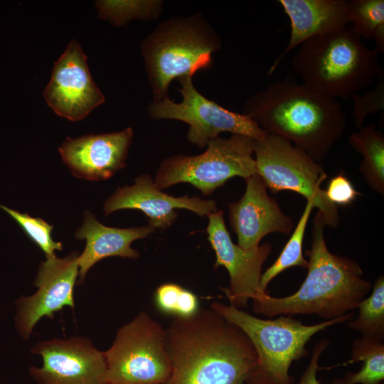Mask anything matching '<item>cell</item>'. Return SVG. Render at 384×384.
I'll use <instances>...</instances> for the list:
<instances>
[{
	"instance_id": "6da1fadb",
	"label": "cell",
	"mask_w": 384,
	"mask_h": 384,
	"mask_svg": "<svg viewBox=\"0 0 384 384\" xmlns=\"http://www.w3.org/2000/svg\"><path fill=\"white\" fill-rule=\"evenodd\" d=\"M165 334L172 363L166 384H245L256 368L250 339L211 309L175 317Z\"/></svg>"
},
{
	"instance_id": "7a4b0ae2",
	"label": "cell",
	"mask_w": 384,
	"mask_h": 384,
	"mask_svg": "<svg viewBox=\"0 0 384 384\" xmlns=\"http://www.w3.org/2000/svg\"><path fill=\"white\" fill-rule=\"evenodd\" d=\"M243 114L267 133L287 139L318 162L341 137L346 122L336 99L290 77L253 94L245 103Z\"/></svg>"
},
{
	"instance_id": "3957f363",
	"label": "cell",
	"mask_w": 384,
	"mask_h": 384,
	"mask_svg": "<svg viewBox=\"0 0 384 384\" xmlns=\"http://www.w3.org/2000/svg\"><path fill=\"white\" fill-rule=\"evenodd\" d=\"M325 226L318 211L313 220L311 249L305 252L307 274L297 291L284 297L258 291L252 299L255 313L269 318L314 314L327 321L351 312L366 297L371 282L363 277L357 261L329 250Z\"/></svg>"
},
{
	"instance_id": "277c9868",
	"label": "cell",
	"mask_w": 384,
	"mask_h": 384,
	"mask_svg": "<svg viewBox=\"0 0 384 384\" xmlns=\"http://www.w3.org/2000/svg\"><path fill=\"white\" fill-rule=\"evenodd\" d=\"M292 64L302 83L334 99L351 97L383 71L378 54L348 25L302 43Z\"/></svg>"
},
{
	"instance_id": "5b68a950",
	"label": "cell",
	"mask_w": 384,
	"mask_h": 384,
	"mask_svg": "<svg viewBox=\"0 0 384 384\" xmlns=\"http://www.w3.org/2000/svg\"><path fill=\"white\" fill-rule=\"evenodd\" d=\"M210 309L241 329L256 351L257 366L252 375L264 384H293L289 369L294 361L308 355L306 345L317 333L354 316L341 317L306 325L291 316L260 319L231 304L215 302Z\"/></svg>"
},
{
	"instance_id": "8992f818",
	"label": "cell",
	"mask_w": 384,
	"mask_h": 384,
	"mask_svg": "<svg viewBox=\"0 0 384 384\" xmlns=\"http://www.w3.org/2000/svg\"><path fill=\"white\" fill-rule=\"evenodd\" d=\"M220 46V38L200 14L161 23L141 45L153 101L168 97L174 79L208 68Z\"/></svg>"
},
{
	"instance_id": "52a82bcc",
	"label": "cell",
	"mask_w": 384,
	"mask_h": 384,
	"mask_svg": "<svg viewBox=\"0 0 384 384\" xmlns=\"http://www.w3.org/2000/svg\"><path fill=\"white\" fill-rule=\"evenodd\" d=\"M255 141L245 135L232 134L228 138L210 140L206 150L199 155L168 157L159 166L154 184L162 190L188 183L208 196L233 177L245 180L257 174L253 157Z\"/></svg>"
},
{
	"instance_id": "ba28073f",
	"label": "cell",
	"mask_w": 384,
	"mask_h": 384,
	"mask_svg": "<svg viewBox=\"0 0 384 384\" xmlns=\"http://www.w3.org/2000/svg\"><path fill=\"white\" fill-rule=\"evenodd\" d=\"M254 154L257 174L272 193H297L318 209L326 226L338 225V206L327 198L325 190L321 188L327 174L319 162L287 139L270 134L255 141Z\"/></svg>"
},
{
	"instance_id": "9c48e42d",
	"label": "cell",
	"mask_w": 384,
	"mask_h": 384,
	"mask_svg": "<svg viewBox=\"0 0 384 384\" xmlns=\"http://www.w3.org/2000/svg\"><path fill=\"white\" fill-rule=\"evenodd\" d=\"M104 353L109 384H166L171 373L165 329L144 311L117 330Z\"/></svg>"
},
{
	"instance_id": "30bf717a",
	"label": "cell",
	"mask_w": 384,
	"mask_h": 384,
	"mask_svg": "<svg viewBox=\"0 0 384 384\" xmlns=\"http://www.w3.org/2000/svg\"><path fill=\"white\" fill-rule=\"evenodd\" d=\"M183 100L180 103L166 97L153 101L148 107L150 117L156 119H176L189 125L188 140L201 148L223 132L249 137L256 141L268 133L245 114L228 110L202 95L194 87L192 77L178 78Z\"/></svg>"
},
{
	"instance_id": "8fae6325",
	"label": "cell",
	"mask_w": 384,
	"mask_h": 384,
	"mask_svg": "<svg viewBox=\"0 0 384 384\" xmlns=\"http://www.w3.org/2000/svg\"><path fill=\"white\" fill-rule=\"evenodd\" d=\"M31 351L43 361L29 369L37 384H109L104 351L86 338L42 341Z\"/></svg>"
},
{
	"instance_id": "7c38bea8",
	"label": "cell",
	"mask_w": 384,
	"mask_h": 384,
	"mask_svg": "<svg viewBox=\"0 0 384 384\" xmlns=\"http://www.w3.org/2000/svg\"><path fill=\"white\" fill-rule=\"evenodd\" d=\"M208 240L215 252L214 268L224 267L230 277V286L223 289L230 304L241 309L260 291L262 265L272 251L270 242L252 249L235 244L227 230L223 211L218 210L208 215Z\"/></svg>"
},
{
	"instance_id": "4fadbf2b",
	"label": "cell",
	"mask_w": 384,
	"mask_h": 384,
	"mask_svg": "<svg viewBox=\"0 0 384 384\" xmlns=\"http://www.w3.org/2000/svg\"><path fill=\"white\" fill-rule=\"evenodd\" d=\"M43 96L56 114L73 122L83 119L105 102L92 79L87 56L75 40L55 63Z\"/></svg>"
},
{
	"instance_id": "5bb4252c",
	"label": "cell",
	"mask_w": 384,
	"mask_h": 384,
	"mask_svg": "<svg viewBox=\"0 0 384 384\" xmlns=\"http://www.w3.org/2000/svg\"><path fill=\"white\" fill-rule=\"evenodd\" d=\"M78 252L65 257L55 255L47 257L40 263L33 285L38 289L29 297L18 299L15 316L16 327L26 340L43 316L53 319L54 314L64 306L74 307L73 291L79 274Z\"/></svg>"
},
{
	"instance_id": "9a60e30c",
	"label": "cell",
	"mask_w": 384,
	"mask_h": 384,
	"mask_svg": "<svg viewBox=\"0 0 384 384\" xmlns=\"http://www.w3.org/2000/svg\"><path fill=\"white\" fill-rule=\"evenodd\" d=\"M122 209L142 211L148 218V225L154 230H165L177 218V209H186L199 216H208L218 210L213 200H204L196 196L175 197L159 189L149 174H143L135 179L132 186L119 187L105 202V215Z\"/></svg>"
},
{
	"instance_id": "2e32d148",
	"label": "cell",
	"mask_w": 384,
	"mask_h": 384,
	"mask_svg": "<svg viewBox=\"0 0 384 384\" xmlns=\"http://www.w3.org/2000/svg\"><path fill=\"white\" fill-rule=\"evenodd\" d=\"M134 132H120L68 137L58 148L63 163L73 176L88 181H104L126 166Z\"/></svg>"
},
{
	"instance_id": "e0dca14e",
	"label": "cell",
	"mask_w": 384,
	"mask_h": 384,
	"mask_svg": "<svg viewBox=\"0 0 384 384\" xmlns=\"http://www.w3.org/2000/svg\"><path fill=\"white\" fill-rule=\"evenodd\" d=\"M246 189L237 201L230 203L229 221L238 238V245L244 249L258 247L268 234H289L294 223L270 198L262 178L257 174L245 179Z\"/></svg>"
},
{
	"instance_id": "ac0fdd59",
	"label": "cell",
	"mask_w": 384,
	"mask_h": 384,
	"mask_svg": "<svg viewBox=\"0 0 384 384\" xmlns=\"http://www.w3.org/2000/svg\"><path fill=\"white\" fill-rule=\"evenodd\" d=\"M347 0H279L290 21V35L284 52L270 67L274 73L282 59L308 39L347 26Z\"/></svg>"
},
{
	"instance_id": "d6986e66",
	"label": "cell",
	"mask_w": 384,
	"mask_h": 384,
	"mask_svg": "<svg viewBox=\"0 0 384 384\" xmlns=\"http://www.w3.org/2000/svg\"><path fill=\"white\" fill-rule=\"evenodd\" d=\"M155 231L149 225L129 228L106 226L88 210L83 215V223L75 233L78 240L85 239L86 245L78 255L79 282L82 283L90 269L108 257L137 259L139 252L131 247L136 240L146 238Z\"/></svg>"
},
{
	"instance_id": "ffe728a7",
	"label": "cell",
	"mask_w": 384,
	"mask_h": 384,
	"mask_svg": "<svg viewBox=\"0 0 384 384\" xmlns=\"http://www.w3.org/2000/svg\"><path fill=\"white\" fill-rule=\"evenodd\" d=\"M348 142L362 156L359 171L368 186L375 192L384 194V135L374 124L352 133Z\"/></svg>"
},
{
	"instance_id": "44dd1931",
	"label": "cell",
	"mask_w": 384,
	"mask_h": 384,
	"mask_svg": "<svg viewBox=\"0 0 384 384\" xmlns=\"http://www.w3.org/2000/svg\"><path fill=\"white\" fill-rule=\"evenodd\" d=\"M363 362L361 370L349 372L343 384H380L384 380V344L383 341L361 337L352 343L351 358L346 364Z\"/></svg>"
},
{
	"instance_id": "7402d4cb",
	"label": "cell",
	"mask_w": 384,
	"mask_h": 384,
	"mask_svg": "<svg viewBox=\"0 0 384 384\" xmlns=\"http://www.w3.org/2000/svg\"><path fill=\"white\" fill-rule=\"evenodd\" d=\"M314 208L310 201H306L304 210L290 238L275 262L262 272L260 290L267 292L270 282L283 271L300 267L306 269L308 260L303 255V241L306 225L312 210Z\"/></svg>"
},
{
	"instance_id": "603a6c76",
	"label": "cell",
	"mask_w": 384,
	"mask_h": 384,
	"mask_svg": "<svg viewBox=\"0 0 384 384\" xmlns=\"http://www.w3.org/2000/svg\"><path fill=\"white\" fill-rule=\"evenodd\" d=\"M372 292L358 305V316L347 321L353 331L360 332L362 337L383 341L384 339V277L380 275Z\"/></svg>"
},
{
	"instance_id": "cb8c5ba5",
	"label": "cell",
	"mask_w": 384,
	"mask_h": 384,
	"mask_svg": "<svg viewBox=\"0 0 384 384\" xmlns=\"http://www.w3.org/2000/svg\"><path fill=\"white\" fill-rule=\"evenodd\" d=\"M95 4L100 18L122 26L132 19L157 18L163 4L161 1H98Z\"/></svg>"
},
{
	"instance_id": "d4e9b609",
	"label": "cell",
	"mask_w": 384,
	"mask_h": 384,
	"mask_svg": "<svg viewBox=\"0 0 384 384\" xmlns=\"http://www.w3.org/2000/svg\"><path fill=\"white\" fill-rule=\"evenodd\" d=\"M154 303L161 312L178 318H189L200 309L197 296L175 283L160 285L155 292Z\"/></svg>"
},
{
	"instance_id": "484cf974",
	"label": "cell",
	"mask_w": 384,
	"mask_h": 384,
	"mask_svg": "<svg viewBox=\"0 0 384 384\" xmlns=\"http://www.w3.org/2000/svg\"><path fill=\"white\" fill-rule=\"evenodd\" d=\"M348 22L362 39L370 40L384 23V0L348 1Z\"/></svg>"
},
{
	"instance_id": "4316f807",
	"label": "cell",
	"mask_w": 384,
	"mask_h": 384,
	"mask_svg": "<svg viewBox=\"0 0 384 384\" xmlns=\"http://www.w3.org/2000/svg\"><path fill=\"white\" fill-rule=\"evenodd\" d=\"M0 208L16 220L28 238L45 253L46 257L55 255V250H63L62 242L51 238L53 225L41 218H33L2 205Z\"/></svg>"
},
{
	"instance_id": "83f0119b",
	"label": "cell",
	"mask_w": 384,
	"mask_h": 384,
	"mask_svg": "<svg viewBox=\"0 0 384 384\" xmlns=\"http://www.w3.org/2000/svg\"><path fill=\"white\" fill-rule=\"evenodd\" d=\"M376 85L373 89L351 96L353 100V115L356 128L363 127V123L368 114L384 111V72L378 77Z\"/></svg>"
},
{
	"instance_id": "f1b7e54d",
	"label": "cell",
	"mask_w": 384,
	"mask_h": 384,
	"mask_svg": "<svg viewBox=\"0 0 384 384\" xmlns=\"http://www.w3.org/2000/svg\"><path fill=\"white\" fill-rule=\"evenodd\" d=\"M325 192L327 198L337 206H348L361 195L342 171L331 178Z\"/></svg>"
},
{
	"instance_id": "f546056e",
	"label": "cell",
	"mask_w": 384,
	"mask_h": 384,
	"mask_svg": "<svg viewBox=\"0 0 384 384\" xmlns=\"http://www.w3.org/2000/svg\"><path fill=\"white\" fill-rule=\"evenodd\" d=\"M329 341L327 339L317 342L311 353V357L308 366L302 374L297 384H320L317 379V372L319 369V362L323 352L328 348ZM333 384H343L341 379L334 380Z\"/></svg>"
},
{
	"instance_id": "4dcf8cb0",
	"label": "cell",
	"mask_w": 384,
	"mask_h": 384,
	"mask_svg": "<svg viewBox=\"0 0 384 384\" xmlns=\"http://www.w3.org/2000/svg\"><path fill=\"white\" fill-rule=\"evenodd\" d=\"M375 47L373 49L378 55L384 53V23L381 24L375 31L373 38Z\"/></svg>"
},
{
	"instance_id": "1f68e13d",
	"label": "cell",
	"mask_w": 384,
	"mask_h": 384,
	"mask_svg": "<svg viewBox=\"0 0 384 384\" xmlns=\"http://www.w3.org/2000/svg\"><path fill=\"white\" fill-rule=\"evenodd\" d=\"M245 384H264L261 381H260L258 379H257L253 375L250 376V378L247 380Z\"/></svg>"
},
{
	"instance_id": "d6a6232c",
	"label": "cell",
	"mask_w": 384,
	"mask_h": 384,
	"mask_svg": "<svg viewBox=\"0 0 384 384\" xmlns=\"http://www.w3.org/2000/svg\"><path fill=\"white\" fill-rule=\"evenodd\" d=\"M380 384H384L383 382L380 383Z\"/></svg>"
}]
</instances>
